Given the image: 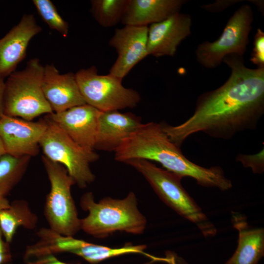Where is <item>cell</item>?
Returning a JSON list of instances; mask_svg holds the SVG:
<instances>
[{"label": "cell", "mask_w": 264, "mask_h": 264, "mask_svg": "<svg viewBox=\"0 0 264 264\" xmlns=\"http://www.w3.org/2000/svg\"><path fill=\"white\" fill-rule=\"evenodd\" d=\"M42 161L50 183L44 211L48 228L61 235L73 236L81 230V219L71 193L75 181L62 165L44 155Z\"/></svg>", "instance_id": "7"}, {"label": "cell", "mask_w": 264, "mask_h": 264, "mask_svg": "<svg viewBox=\"0 0 264 264\" xmlns=\"http://www.w3.org/2000/svg\"><path fill=\"white\" fill-rule=\"evenodd\" d=\"M233 226L239 232L237 248L225 264H257L264 255V230L249 226L240 214L232 215Z\"/></svg>", "instance_id": "19"}, {"label": "cell", "mask_w": 264, "mask_h": 264, "mask_svg": "<svg viewBox=\"0 0 264 264\" xmlns=\"http://www.w3.org/2000/svg\"><path fill=\"white\" fill-rule=\"evenodd\" d=\"M5 88L4 79L0 77V118L3 115V96Z\"/></svg>", "instance_id": "29"}, {"label": "cell", "mask_w": 264, "mask_h": 264, "mask_svg": "<svg viewBox=\"0 0 264 264\" xmlns=\"http://www.w3.org/2000/svg\"><path fill=\"white\" fill-rule=\"evenodd\" d=\"M192 18L178 12L148 27L147 53L155 57L173 56L180 43L191 34Z\"/></svg>", "instance_id": "14"}, {"label": "cell", "mask_w": 264, "mask_h": 264, "mask_svg": "<svg viewBox=\"0 0 264 264\" xmlns=\"http://www.w3.org/2000/svg\"><path fill=\"white\" fill-rule=\"evenodd\" d=\"M250 61L257 67L264 68V32L258 28L254 36Z\"/></svg>", "instance_id": "25"}, {"label": "cell", "mask_w": 264, "mask_h": 264, "mask_svg": "<svg viewBox=\"0 0 264 264\" xmlns=\"http://www.w3.org/2000/svg\"><path fill=\"white\" fill-rule=\"evenodd\" d=\"M80 205L88 212L81 219V230L95 238H104L116 231L140 234L145 229L146 219L139 211L132 192L123 199L106 197L97 202L88 192L82 196Z\"/></svg>", "instance_id": "3"}, {"label": "cell", "mask_w": 264, "mask_h": 264, "mask_svg": "<svg viewBox=\"0 0 264 264\" xmlns=\"http://www.w3.org/2000/svg\"><path fill=\"white\" fill-rule=\"evenodd\" d=\"M75 75L86 103L100 111L132 109L141 100L140 94L124 87L122 79L110 74L99 75L94 66L80 69Z\"/></svg>", "instance_id": "9"}, {"label": "cell", "mask_w": 264, "mask_h": 264, "mask_svg": "<svg viewBox=\"0 0 264 264\" xmlns=\"http://www.w3.org/2000/svg\"><path fill=\"white\" fill-rule=\"evenodd\" d=\"M6 154L3 144L0 138V158L3 154Z\"/></svg>", "instance_id": "31"}, {"label": "cell", "mask_w": 264, "mask_h": 264, "mask_svg": "<svg viewBox=\"0 0 264 264\" xmlns=\"http://www.w3.org/2000/svg\"><path fill=\"white\" fill-rule=\"evenodd\" d=\"M142 124L140 117L131 112L101 111L94 149L114 152Z\"/></svg>", "instance_id": "17"}, {"label": "cell", "mask_w": 264, "mask_h": 264, "mask_svg": "<svg viewBox=\"0 0 264 264\" xmlns=\"http://www.w3.org/2000/svg\"><path fill=\"white\" fill-rule=\"evenodd\" d=\"M142 159L160 163L165 170L182 178L190 177L203 187L226 191L232 187L220 166L209 168L190 161L180 147L173 143L160 123L143 124L126 138L114 151V159L125 162Z\"/></svg>", "instance_id": "2"}, {"label": "cell", "mask_w": 264, "mask_h": 264, "mask_svg": "<svg viewBox=\"0 0 264 264\" xmlns=\"http://www.w3.org/2000/svg\"><path fill=\"white\" fill-rule=\"evenodd\" d=\"M124 163L139 172L166 204L179 215L194 223L205 238L216 234L215 226L183 187L181 176L145 159H133Z\"/></svg>", "instance_id": "4"}, {"label": "cell", "mask_w": 264, "mask_h": 264, "mask_svg": "<svg viewBox=\"0 0 264 264\" xmlns=\"http://www.w3.org/2000/svg\"><path fill=\"white\" fill-rule=\"evenodd\" d=\"M32 2L49 27L66 37L69 31L68 23L61 16L53 3L50 0H33Z\"/></svg>", "instance_id": "23"}, {"label": "cell", "mask_w": 264, "mask_h": 264, "mask_svg": "<svg viewBox=\"0 0 264 264\" xmlns=\"http://www.w3.org/2000/svg\"><path fill=\"white\" fill-rule=\"evenodd\" d=\"M231 70L219 88L201 94L193 114L183 123H161L170 140L180 147L190 135L203 132L229 139L237 133L255 129L264 113V68H250L243 56L231 54L223 60Z\"/></svg>", "instance_id": "1"}, {"label": "cell", "mask_w": 264, "mask_h": 264, "mask_svg": "<svg viewBox=\"0 0 264 264\" xmlns=\"http://www.w3.org/2000/svg\"><path fill=\"white\" fill-rule=\"evenodd\" d=\"M37 235L38 240L26 248L25 260L62 252L75 254L91 264H97L106 259L127 254L137 253L152 257L144 251L146 248L145 245L128 243L121 247L110 248L77 239L73 236L63 235L45 227L40 228Z\"/></svg>", "instance_id": "8"}, {"label": "cell", "mask_w": 264, "mask_h": 264, "mask_svg": "<svg viewBox=\"0 0 264 264\" xmlns=\"http://www.w3.org/2000/svg\"><path fill=\"white\" fill-rule=\"evenodd\" d=\"M42 88L53 112L86 104L79 88L75 74H60L53 64L44 66Z\"/></svg>", "instance_id": "16"}, {"label": "cell", "mask_w": 264, "mask_h": 264, "mask_svg": "<svg viewBox=\"0 0 264 264\" xmlns=\"http://www.w3.org/2000/svg\"><path fill=\"white\" fill-rule=\"evenodd\" d=\"M148 26L127 25L115 29L109 42L118 57L109 74L122 80L139 62L148 56L147 53Z\"/></svg>", "instance_id": "12"}, {"label": "cell", "mask_w": 264, "mask_h": 264, "mask_svg": "<svg viewBox=\"0 0 264 264\" xmlns=\"http://www.w3.org/2000/svg\"><path fill=\"white\" fill-rule=\"evenodd\" d=\"M42 30L34 15L25 14L19 22L0 39V77H8L26 56L31 40Z\"/></svg>", "instance_id": "13"}, {"label": "cell", "mask_w": 264, "mask_h": 264, "mask_svg": "<svg viewBox=\"0 0 264 264\" xmlns=\"http://www.w3.org/2000/svg\"><path fill=\"white\" fill-rule=\"evenodd\" d=\"M100 113L96 108L85 104L47 115L75 142L94 149Z\"/></svg>", "instance_id": "15"}, {"label": "cell", "mask_w": 264, "mask_h": 264, "mask_svg": "<svg viewBox=\"0 0 264 264\" xmlns=\"http://www.w3.org/2000/svg\"><path fill=\"white\" fill-rule=\"evenodd\" d=\"M253 13L248 5L241 6L228 20L221 34L214 42L204 41L195 50L197 61L207 68L220 66L231 54L243 56L249 43Z\"/></svg>", "instance_id": "10"}, {"label": "cell", "mask_w": 264, "mask_h": 264, "mask_svg": "<svg viewBox=\"0 0 264 264\" xmlns=\"http://www.w3.org/2000/svg\"><path fill=\"white\" fill-rule=\"evenodd\" d=\"M127 2L128 0H92L90 11L101 26L112 27L121 22Z\"/></svg>", "instance_id": "22"}, {"label": "cell", "mask_w": 264, "mask_h": 264, "mask_svg": "<svg viewBox=\"0 0 264 264\" xmlns=\"http://www.w3.org/2000/svg\"><path fill=\"white\" fill-rule=\"evenodd\" d=\"M26 264H73L66 263L58 259L54 255H47L31 259Z\"/></svg>", "instance_id": "28"}, {"label": "cell", "mask_w": 264, "mask_h": 264, "mask_svg": "<svg viewBox=\"0 0 264 264\" xmlns=\"http://www.w3.org/2000/svg\"><path fill=\"white\" fill-rule=\"evenodd\" d=\"M236 161L241 162L244 167L250 168L254 173L262 174L264 171V148L254 154H239Z\"/></svg>", "instance_id": "24"}, {"label": "cell", "mask_w": 264, "mask_h": 264, "mask_svg": "<svg viewBox=\"0 0 264 264\" xmlns=\"http://www.w3.org/2000/svg\"><path fill=\"white\" fill-rule=\"evenodd\" d=\"M44 119L46 128L39 142L44 155L62 165L79 187H86L95 179L90 164L98 159L99 154L75 142L47 115Z\"/></svg>", "instance_id": "6"}, {"label": "cell", "mask_w": 264, "mask_h": 264, "mask_svg": "<svg viewBox=\"0 0 264 264\" xmlns=\"http://www.w3.org/2000/svg\"><path fill=\"white\" fill-rule=\"evenodd\" d=\"M38 223V216L24 199L14 200L7 208L0 211V228L4 239L9 243L20 227L32 230Z\"/></svg>", "instance_id": "20"}, {"label": "cell", "mask_w": 264, "mask_h": 264, "mask_svg": "<svg viewBox=\"0 0 264 264\" xmlns=\"http://www.w3.org/2000/svg\"><path fill=\"white\" fill-rule=\"evenodd\" d=\"M241 1L240 0H218L211 3L202 5L201 7L208 12L218 13Z\"/></svg>", "instance_id": "26"}, {"label": "cell", "mask_w": 264, "mask_h": 264, "mask_svg": "<svg viewBox=\"0 0 264 264\" xmlns=\"http://www.w3.org/2000/svg\"><path fill=\"white\" fill-rule=\"evenodd\" d=\"M10 205V202L6 197H0V211L7 208Z\"/></svg>", "instance_id": "30"}, {"label": "cell", "mask_w": 264, "mask_h": 264, "mask_svg": "<svg viewBox=\"0 0 264 264\" xmlns=\"http://www.w3.org/2000/svg\"><path fill=\"white\" fill-rule=\"evenodd\" d=\"M184 0H128L121 22L125 25L148 26L179 12Z\"/></svg>", "instance_id": "18"}, {"label": "cell", "mask_w": 264, "mask_h": 264, "mask_svg": "<svg viewBox=\"0 0 264 264\" xmlns=\"http://www.w3.org/2000/svg\"><path fill=\"white\" fill-rule=\"evenodd\" d=\"M0 228V264H11L12 256L10 243L7 242Z\"/></svg>", "instance_id": "27"}, {"label": "cell", "mask_w": 264, "mask_h": 264, "mask_svg": "<svg viewBox=\"0 0 264 264\" xmlns=\"http://www.w3.org/2000/svg\"><path fill=\"white\" fill-rule=\"evenodd\" d=\"M31 156L16 157L8 154L0 158V197H6L26 172Z\"/></svg>", "instance_id": "21"}, {"label": "cell", "mask_w": 264, "mask_h": 264, "mask_svg": "<svg viewBox=\"0 0 264 264\" xmlns=\"http://www.w3.org/2000/svg\"><path fill=\"white\" fill-rule=\"evenodd\" d=\"M46 128L44 119L32 122L3 114L0 118V138L6 154L16 157L37 155Z\"/></svg>", "instance_id": "11"}, {"label": "cell", "mask_w": 264, "mask_h": 264, "mask_svg": "<svg viewBox=\"0 0 264 264\" xmlns=\"http://www.w3.org/2000/svg\"><path fill=\"white\" fill-rule=\"evenodd\" d=\"M44 66L40 60H29L21 71H14L5 82L3 114L31 121L53 112L43 92Z\"/></svg>", "instance_id": "5"}]
</instances>
